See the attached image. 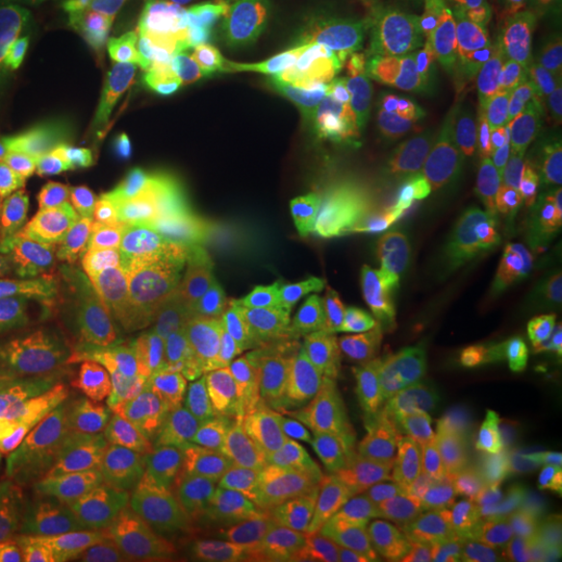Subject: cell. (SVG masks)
Segmentation results:
<instances>
[{"instance_id": "11", "label": "cell", "mask_w": 562, "mask_h": 562, "mask_svg": "<svg viewBox=\"0 0 562 562\" xmlns=\"http://www.w3.org/2000/svg\"><path fill=\"white\" fill-rule=\"evenodd\" d=\"M85 128L88 116L85 110H69V113H54L50 120L38 125V132L29 138L22 150L20 169L13 179V194L16 201L29 203L35 210H50L60 201L66 184L76 172L81 144H85Z\"/></svg>"}, {"instance_id": "3", "label": "cell", "mask_w": 562, "mask_h": 562, "mask_svg": "<svg viewBox=\"0 0 562 562\" xmlns=\"http://www.w3.org/2000/svg\"><path fill=\"white\" fill-rule=\"evenodd\" d=\"M406 216L409 194L391 188H350L325 213L281 357L284 391L316 382L344 316L362 288L397 254Z\"/></svg>"}, {"instance_id": "12", "label": "cell", "mask_w": 562, "mask_h": 562, "mask_svg": "<svg viewBox=\"0 0 562 562\" xmlns=\"http://www.w3.org/2000/svg\"><path fill=\"white\" fill-rule=\"evenodd\" d=\"M450 538L453 519L422 503H401L347 562H443Z\"/></svg>"}, {"instance_id": "16", "label": "cell", "mask_w": 562, "mask_h": 562, "mask_svg": "<svg viewBox=\"0 0 562 562\" xmlns=\"http://www.w3.org/2000/svg\"><path fill=\"white\" fill-rule=\"evenodd\" d=\"M338 443H341L344 462L360 479L379 482L391 475L397 460V441H394V425L379 401H360L344 416Z\"/></svg>"}, {"instance_id": "6", "label": "cell", "mask_w": 562, "mask_h": 562, "mask_svg": "<svg viewBox=\"0 0 562 562\" xmlns=\"http://www.w3.org/2000/svg\"><path fill=\"white\" fill-rule=\"evenodd\" d=\"M428 241L450 269L484 288L519 284L547 257L541 238L516 213L513 198L457 201L438 213Z\"/></svg>"}, {"instance_id": "21", "label": "cell", "mask_w": 562, "mask_h": 562, "mask_svg": "<svg viewBox=\"0 0 562 562\" xmlns=\"http://www.w3.org/2000/svg\"><path fill=\"white\" fill-rule=\"evenodd\" d=\"M513 7H519L525 13H535V16H547V13H560L562 0H506Z\"/></svg>"}, {"instance_id": "24", "label": "cell", "mask_w": 562, "mask_h": 562, "mask_svg": "<svg viewBox=\"0 0 562 562\" xmlns=\"http://www.w3.org/2000/svg\"><path fill=\"white\" fill-rule=\"evenodd\" d=\"M220 562H262V560H254V557H238V560H220Z\"/></svg>"}, {"instance_id": "4", "label": "cell", "mask_w": 562, "mask_h": 562, "mask_svg": "<svg viewBox=\"0 0 562 562\" xmlns=\"http://www.w3.org/2000/svg\"><path fill=\"white\" fill-rule=\"evenodd\" d=\"M341 63L325 50L260 29L220 47H206V72L250 110L262 132L301 162L319 128Z\"/></svg>"}, {"instance_id": "8", "label": "cell", "mask_w": 562, "mask_h": 562, "mask_svg": "<svg viewBox=\"0 0 562 562\" xmlns=\"http://www.w3.org/2000/svg\"><path fill=\"white\" fill-rule=\"evenodd\" d=\"M210 497L213 509L232 503H266L281 494V469L276 453L262 443L225 441L201 428L181 431L157 450Z\"/></svg>"}, {"instance_id": "1", "label": "cell", "mask_w": 562, "mask_h": 562, "mask_svg": "<svg viewBox=\"0 0 562 562\" xmlns=\"http://www.w3.org/2000/svg\"><path fill=\"white\" fill-rule=\"evenodd\" d=\"M413 98L479 125L562 150L560 29L506 0H438Z\"/></svg>"}, {"instance_id": "22", "label": "cell", "mask_w": 562, "mask_h": 562, "mask_svg": "<svg viewBox=\"0 0 562 562\" xmlns=\"http://www.w3.org/2000/svg\"><path fill=\"white\" fill-rule=\"evenodd\" d=\"M13 3H72V7H91L101 13L103 0H13Z\"/></svg>"}, {"instance_id": "19", "label": "cell", "mask_w": 562, "mask_h": 562, "mask_svg": "<svg viewBox=\"0 0 562 562\" xmlns=\"http://www.w3.org/2000/svg\"><path fill=\"white\" fill-rule=\"evenodd\" d=\"M22 460V447L10 428L7 416H0V482H10V475L16 472Z\"/></svg>"}, {"instance_id": "23", "label": "cell", "mask_w": 562, "mask_h": 562, "mask_svg": "<svg viewBox=\"0 0 562 562\" xmlns=\"http://www.w3.org/2000/svg\"><path fill=\"white\" fill-rule=\"evenodd\" d=\"M132 3H138V0H103L101 13H120V10L132 7Z\"/></svg>"}, {"instance_id": "13", "label": "cell", "mask_w": 562, "mask_h": 562, "mask_svg": "<svg viewBox=\"0 0 562 562\" xmlns=\"http://www.w3.org/2000/svg\"><path fill=\"white\" fill-rule=\"evenodd\" d=\"M372 7L375 0H276L262 29L294 35L341 63Z\"/></svg>"}, {"instance_id": "9", "label": "cell", "mask_w": 562, "mask_h": 562, "mask_svg": "<svg viewBox=\"0 0 562 562\" xmlns=\"http://www.w3.org/2000/svg\"><path fill=\"white\" fill-rule=\"evenodd\" d=\"M206 509H213L210 497L157 453L106 475V516L125 531L181 522Z\"/></svg>"}, {"instance_id": "18", "label": "cell", "mask_w": 562, "mask_h": 562, "mask_svg": "<svg viewBox=\"0 0 562 562\" xmlns=\"http://www.w3.org/2000/svg\"><path fill=\"white\" fill-rule=\"evenodd\" d=\"M50 120V116H47ZM44 120H22L10 122V125H0V198L13 188V179H16V169H20L22 150L29 138L38 132V125Z\"/></svg>"}, {"instance_id": "14", "label": "cell", "mask_w": 562, "mask_h": 562, "mask_svg": "<svg viewBox=\"0 0 562 562\" xmlns=\"http://www.w3.org/2000/svg\"><path fill=\"white\" fill-rule=\"evenodd\" d=\"M76 535L44 519L10 482H0V562H69Z\"/></svg>"}, {"instance_id": "5", "label": "cell", "mask_w": 562, "mask_h": 562, "mask_svg": "<svg viewBox=\"0 0 562 562\" xmlns=\"http://www.w3.org/2000/svg\"><path fill=\"white\" fill-rule=\"evenodd\" d=\"M88 54V32L60 16L0 20V125L54 116Z\"/></svg>"}, {"instance_id": "25", "label": "cell", "mask_w": 562, "mask_h": 562, "mask_svg": "<svg viewBox=\"0 0 562 562\" xmlns=\"http://www.w3.org/2000/svg\"><path fill=\"white\" fill-rule=\"evenodd\" d=\"M560 63H562V29H560Z\"/></svg>"}, {"instance_id": "10", "label": "cell", "mask_w": 562, "mask_h": 562, "mask_svg": "<svg viewBox=\"0 0 562 562\" xmlns=\"http://www.w3.org/2000/svg\"><path fill=\"white\" fill-rule=\"evenodd\" d=\"M10 484L44 519L69 535H85L106 516V475L63 457L22 453Z\"/></svg>"}, {"instance_id": "20", "label": "cell", "mask_w": 562, "mask_h": 562, "mask_svg": "<svg viewBox=\"0 0 562 562\" xmlns=\"http://www.w3.org/2000/svg\"><path fill=\"white\" fill-rule=\"evenodd\" d=\"M128 562H206L203 557H194V553H184V550H176V547H162V543H147L140 547L138 553Z\"/></svg>"}, {"instance_id": "15", "label": "cell", "mask_w": 562, "mask_h": 562, "mask_svg": "<svg viewBox=\"0 0 562 562\" xmlns=\"http://www.w3.org/2000/svg\"><path fill=\"white\" fill-rule=\"evenodd\" d=\"M513 206L541 238L547 254H562V160L553 154L535 157L513 181Z\"/></svg>"}, {"instance_id": "7", "label": "cell", "mask_w": 562, "mask_h": 562, "mask_svg": "<svg viewBox=\"0 0 562 562\" xmlns=\"http://www.w3.org/2000/svg\"><path fill=\"white\" fill-rule=\"evenodd\" d=\"M416 101L409 94H384L357 113H331L322 125V150L331 176L347 188L419 191L416 154L409 147Z\"/></svg>"}, {"instance_id": "2", "label": "cell", "mask_w": 562, "mask_h": 562, "mask_svg": "<svg viewBox=\"0 0 562 562\" xmlns=\"http://www.w3.org/2000/svg\"><path fill=\"white\" fill-rule=\"evenodd\" d=\"M220 384L206 362L166 357L120 369L69 397L10 413L22 453L63 457L113 475L181 431L216 416Z\"/></svg>"}, {"instance_id": "17", "label": "cell", "mask_w": 562, "mask_h": 562, "mask_svg": "<svg viewBox=\"0 0 562 562\" xmlns=\"http://www.w3.org/2000/svg\"><path fill=\"white\" fill-rule=\"evenodd\" d=\"M272 3L276 0H194L184 7V22L206 47H220L260 32Z\"/></svg>"}]
</instances>
